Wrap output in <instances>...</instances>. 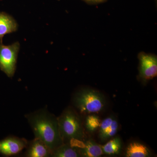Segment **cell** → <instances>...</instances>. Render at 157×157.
<instances>
[{
    "label": "cell",
    "mask_w": 157,
    "mask_h": 157,
    "mask_svg": "<svg viewBox=\"0 0 157 157\" xmlns=\"http://www.w3.org/2000/svg\"><path fill=\"white\" fill-rule=\"evenodd\" d=\"M51 156L54 157H80L78 147L70 144H63L52 152Z\"/></svg>",
    "instance_id": "cell-11"
},
{
    "label": "cell",
    "mask_w": 157,
    "mask_h": 157,
    "mask_svg": "<svg viewBox=\"0 0 157 157\" xmlns=\"http://www.w3.org/2000/svg\"><path fill=\"white\" fill-rule=\"evenodd\" d=\"M87 4L90 5H96L105 2L107 0H82Z\"/></svg>",
    "instance_id": "cell-15"
},
{
    "label": "cell",
    "mask_w": 157,
    "mask_h": 157,
    "mask_svg": "<svg viewBox=\"0 0 157 157\" xmlns=\"http://www.w3.org/2000/svg\"><path fill=\"white\" fill-rule=\"evenodd\" d=\"M78 148L81 156L98 157L104 154L101 145L92 139L86 141L82 145L78 146Z\"/></svg>",
    "instance_id": "cell-10"
},
{
    "label": "cell",
    "mask_w": 157,
    "mask_h": 157,
    "mask_svg": "<svg viewBox=\"0 0 157 157\" xmlns=\"http://www.w3.org/2000/svg\"><path fill=\"white\" fill-rule=\"evenodd\" d=\"M59 130L63 144L80 142L84 137V131L81 119L73 108L69 107L58 118Z\"/></svg>",
    "instance_id": "cell-2"
},
{
    "label": "cell",
    "mask_w": 157,
    "mask_h": 157,
    "mask_svg": "<svg viewBox=\"0 0 157 157\" xmlns=\"http://www.w3.org/2000/svg\"><path fill=\"white\" fill-rule=\"evenodd\" d=\"M74 106L82 114H94L103 111L106 101L103 94L90 89L80 90L73 99Z\"/></svg>",
    "instance_id": "cell-3"
},
{
    "label": "cell",
    "mask_w": 157,
    "mask_h": 157,
    "mask_svg": "<svg viewBox=\"0 0 157 157\" xmlns=\"http://www.w3.org/2000/svg\"><path fill=\"white\" fill-rule=\"evenodd\" d=\"M101 122V119L98 116L94 114H90L86 119V128L89 132H95L99 128Z\"/></svg>",
    "instance_id": "cell-14"
},
{
    "label": "cell",
    "mask_w": 157,
    "mask_h": 157,
    "mask_svg": "<svg viewBox=\"0 0 157 157\" xmlns=\"http://www.w3.org/2000/svg\"><path fill=\"white\" fill-rule=\"evenodd\" d=\"M28 146L23 138L11 137L0 140V154L6 156L16 155Z\"/></svg>",
    "instance_id": "cell-6"
},
{
    "label": "cell",
    "mask_w": 157,
    "mask_h": 157,
    "mask_svg": "<svg viewBox=\"0 0 157 157\" xmlns=\"http://www.w3.org/2000/svg\"><path fill=\"white\" fill-rule=\"evenodd\" d=\"M51 150L42 140L35 138L29 146L26 156L28 157L51 156Z\"/></svg>",
    "instance_id": "cell-8"
},
{
    "label": "cell",
    "mask_w": 157,
    "mask_h": 157,
    "mask_svg": "<svg viewBox=\"0 0 157 157\" xmlns=\"http://www.w3.org/2000/svg\"><path fill=\"white\" fill-rule=\"evenodd\" d=\"M17 24L12 16L6 12H0V42L2 43L3 37L6 34L16 32Z\"/></svg>",
    "instance_id": "cell-9"
},
{
    "label": "cell",
    "mask_w": 157,
    "mask_h": 157,
    "mask_svg": "<svg viewBox=\"0 0 157 157\" xmlns=\"http://www.w3.org/2000/svg\"><path fill=\"white\" fill-rule=\"evenodd\" d=\"M150 155V152L147 147L139 142L130 143L126 151V157H147Z\"/></svg>",
    "instance_id": "cell-12"
},
{
    "label": "cell",
    "mask_w": 157,
    "mask_h": 157,
    "mask_svg": "<svg viewBox=\"0 0 157 157\" xmlns=\"http://www.w3.org/2000/svg\"><path fill=\"white\" fill-rule=\"evenodd\" d=\"M26 117L35 138L44 142L52 152L63 144L59 130L58 118L53 114L42 109L29 114Z\"/></svg>",
    "instance_id": "cell-1"
},
{
    "label": "cell",
    "mask_w": 157,
    "mask_h": 157,
    "mask_svg": "<svg viewBox=\"0 0 157 157\" xmlns=\"http://www.w3.org/2000/svg\"><path fill=\"white\" fill-rule=\"evenodd\" d=\"M104 154L108 155H118L122 148V142L118 137L110 139L103 146H101Z\"/></svg>",
    "instance_id": "cell-13"
},
{
    "label": "cell",
    "mask_w": 157,
    "mask_h": 157,
    "mask_svg": "<svg viewBox=\"0 0 157 157\" xmlns=\"http://www.w3.org/2000/svg\"><path fill=\"white\" fill-rule=\"evenodd\" d=\"M139 60V76L144 81H148L157 75V57L155 55L140 52Z\"/></svg>",
    "instance_id": "cell-5"
},
{
    "label": "cell",
    "mask_w": 157,
    "mask_h": 157,
    "mask_svg": "<svg viewBox=\"0 0 157 157\" xmlns=\"http://www.w3.org/2000/svg\"><path fill=\"white\" fill-rule=\"evenodd\" d=\"M119 125L116 118L110 116L101 121L99 127V139L102 141L109 140L114 137L118 130Z\"/></svg>",
    "instance_id": "cell-7"
},
{
    "label": "cell",
    "mask_w": 157,
    "mask_h": 157,
    "mask_svg": "<svg viewBox=\"0 0 157 157\" xmlns=\"http://www.w3.org/2000/svg\"><path fill=\"white\" fill-rule=\"evenodd\" d=\"M20 45L18 42L9 45L0 44V69L8 77L14 76Z\"/></svg>",
    "instance_id": "cell-4"
}]
</instances>
